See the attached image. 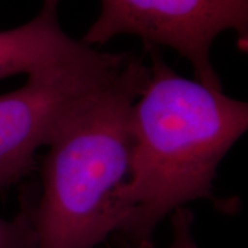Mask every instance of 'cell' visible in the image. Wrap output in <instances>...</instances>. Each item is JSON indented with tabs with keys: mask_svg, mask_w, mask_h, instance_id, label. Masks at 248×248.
<instances>
[{
	"mask_svg": "<svg viewBox=\"0 0 248 248\" xmlns=\"http://www.w3.org/2000/svg\"><path fill=\"white\" fill-rule=\"evenodd\" d=\"M148 75L147 64L131 55L55 136L33 204L37 248H93L121 230L115 195L129 176L130 116Z\"/></svg>",
	"mask_w": 248,
	"mask_h": 248,
	"instance_id": "obj_2",
	"label": "cell"
},
{
	"mask_svg": "<svg viewBox=\"0 0 248 248\" xmlns=\"http://www.w3.org/2000/svg\"><path fill=\"white\" fill-rule=\"evenodd\" d=\"M35 198L32 194L24 195L21 208L13 219L0 218V248H37Z\"/></svg>",
	"mask_w": 248,
	"mask_h": 248,
	"instance_id": "obj_6",
	"label": "cell"
},
{
	"mask_svg": "<svg viewBox=\"0 0 248 248\" xmlns=\"http://www.w3.org/2000/svg\"><path fill=\"white\" fill-rule=\"evenodd\" d=\"M193 221V213L186 207L178 208L171 214L172 239L168 248H200L192 232Z\"/></svg>",
	"mask_w": 248,
	"mask_h": 248,
	"instance_id": "obj_7",
	"label": "cell"
},
{
	"mask_svg": "<svg viewBox=\"0 0 248 248\" xmlns=\"http://www.w3.org/2000/svg\"><path fill=\"white\" fill-rule=\"evenodd\" d=\"M226 30H234L246 49L248 0H102L101 13L82 42L91 46L133 35L145 47H170L191 62L195 80L222 91L209 54L214 39Z\"/></svg>",
	"mask_w": 248,
	"mask_h": 248,
	"instance_id": "obj_4",
	"label": "cell"
},
{
	"mask_svg": "<svg viewBox=\"0 0 248 248\" xmlns=\"http://www.w3.org/2000/svg\"><path fill=\"white\" fill-rule=\"evenodd\" d=\"M151 55L150 75L130 116L129 176L115 201L120 231L137 244L150 240L164 217L214 195L216 170L248 128V105L176 74L160 48Z\"/></svg>",
	"mask_w": 248,
	"mask_h": 248,
	"instance_id": "obj_1",
	"label": "cell"
},
{
	"mask_svg": "<svg viewBox=\"0 0 248 248\" xmlns=\"http://www.w3.org/2000/svg\"><path fill=\"white\" fill-rule=\"evenodd\" d=\"M60 0H44L32 20L15 29L0 31V78L29 74L73 53L82 46L61 29L58 20Z\"/></svg>",
	"mask_w": 248,
	"mask_h": 248,
	"instance_id": "obj_5",
	"label": "cell"
},
{
	"mask_svg": "<svg viewBox=\"0 0 248 248\" xmlns=\"http://www.w3.org/2000/svg\"><path fill=\"white\" fill-rule=\"evenodd\" d=\"M129 54L79 48L28 74L23 86L0 95V190L35 167L37 151L49 146L63 124L119 75Z\"/></svg>",
	"mask_w": 248,
	"mask_h": 248,
	"instance_id": "obj_3",
	"label": "cell"
},
{
	"mask_svg": "<svg viewBox=\"0 0 248 248\" xmlns=\"http://www.w3.org/2000/svg\"><path fill=\"white\" fill-rule=\"evenodd\" d=\"M133 248H153V244H152L151 239L144 240V241H140V243L136 244V246Z\"/></svg>",
	"mask_w": 248,
	"mask_h": 248,
	"instance_id": "obj_8",
	"label": "cell"
}]
</instances>
